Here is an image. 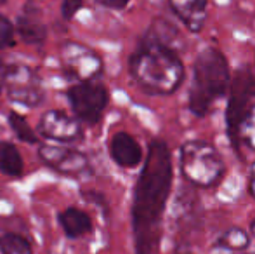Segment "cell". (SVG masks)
<instances>
[{
  "instance_id": "obj_26",
  "label": "cell",
  "mask_w": 255,
  "mask_h": 254,
  "mask_svg": "<svg viewBox=\"0 0 255 254\" xmlns=\"http://www.w3.org/2000/svg\"><path fill=\"white\" fill-rule=\"evenodd\" d=\"M252 234L255 235V220H254V223H252Z\"/></svg>"
},
{
  "instance_id": "obj_20",
  "label": "cell",
  "mask_w": 255,
  "mask_h": 254,
  "mask_svg": "<svg viewBox=\"0 0 255 254\" xmlns=\"http://www.w3.org/2000/svg\"><path fill=\"white\" fill-rule=\"evenodd\" d=\"M82 3H84V0H63V5H61V12H63V17L64 19L70 21L71 17L75 16V14L80 10Z\"/></svg>"
},
{
  "instance_id": "obj_3",
  "label": "cell",
  "mask_w": 255,
  "mask_h": 254,
  "mask_svg": "<svg viewBox=\"0 0 255 254\" xmlns=\"http://www.w3.org/2000/svg\"><path fill=\"white\" fill-rule=\"evenodd\" d=\"M231 80L228 61L217 49H203L193 66V80L188 92V106L196 117L207 115L210 106L226 94Z\"/></svg>"
},
{
  "instance_id": "obj_22",
  "label": "cell",
  "mask_w": 255,
  "mask_h": 254,
  "mask_svg": "<svg viewBox=\"0 0 255 254\" xmlns=\"http://www.w3.org/2000/svg\"><path fill=\"white\" fill-rule=\"evenodd\" d=\"M250 192H252L254 199H255V164L250 169Z\"/></svg>"
},
{
  "instance_id": "obj_15",
  "label": "cell",
  "mask_w": 255,
  "mask_h": 254,
  "mask_svg": "<svg viewBox=\"0 0 255 254\" xmlns=\"http://www.w3.org/2000/svg\"><path fill=\"white\" fill-rule=\"evenodd\" d=\"M250 244V239L247 235V232L240 227H233L228 228L224 234L219 237L217 246L219 249H224V251H233V253H240L245 251Z\"/></svg>"
},
{
  "instance_id": "obj_5",
  "label": "cell",
  "mask_w": 255,
  "mask_h": 254,
  "mask_svg": "<svg viewBox=\"0 0 255 254\" xmlns=\"http://www.w3.org/2000/svg\"><path fill=\"white\" fill-rule=\"evenodd\" d=\"M229 99L226 108L228 136L235 146H238V129L250 108V99L255 98V75L247 68H240L229 80Z\"/></svg>"
},
{
  "instance_id": "obj_1",
  "label": "cell",
  "mask_w": 255,
  "mask_h": 254,
  "mask_svg": "<svg viewBox=\"0 0 255 254\" xmlns=\"http://www.w3.org/2000/svg\"><path fill=\"white\" fill-rule=\"evenodd\" d=\"M172 188V155L167 143L154 139L137 180L132 206L135 253L154 254L160 246L161 218Z\"/></svg>"
},
{
  "instance_id": "obj_18",
  "label": "cell",
  "mask_w": 255,
  "mask_h": 254,
  "mask_svg": "<svg viewBox=\"0 0 255 254\" xmlns=\"http://www.w3.org/2000/svg\"><path fill=\"white\" fill-rule=\"evenodd\" d=\"M9 124L12 127V131L16 132V136L24 143H37V136H35L33 129L30 127V124L16 112H10L9 115Z\"/></svg>"
},
{
  "instance_id": "obj_24",
  "label": "cell",
  "mask_w": 255,
  "mask_h": 254,
  "mask_svg": "<svg viewBox=\"0 0 255 254\" xmlns=\"http://www.w3.org/2000/svg\"><path fill=\"white\" fill-rule=\"evenodd\" d=\"M221 254H238V253H233V251H224V249H221Z\"/></svg>"
},
{
  "instance_id": "obj_11",
  "label": "cell",
  "mask_w": 255,
  "mask_h": 254,
  "mask_svg": "<svg viewBox=\"0 0 255 254\" xmlns=\"http://www.w3.org/2000/svg\"><path fill=\"white\" fill-rule=\"evenodd\" d=\"M40 155L49 166L56 167L59 171H80L85 166V157L77 152H68V150H57L47 146V148H42Z\"/></svg>"
},
{
  "instance_id": "obj_4",
  "label": "cell",
  "mask_w": 255,
  "mask_h": 254,
  "mask_svg": "<svg viewBox=\"0 0 255 254\" xmlns=\"http://www.w3.org/2000/svg\"><path fill=\"white\" fill-rule=\"evenodd\" d=\"M181 171L189 183L210 188L226 173L224 160L214 145L202 139L186 141L181 148Z\"/></svg>"
},
{
  "instance_id": "obj_8",
  "label": "cell",
  "mask_w": 255,
  "mask_h": 254,
  "mask_svg": "<svg viewBox=\"0 0 255 254\" xmlns=\"http://www.w3.org/2000/svg\"><path fill=\"white\" fill-rule=\"evenodd\" d=\"M40 131L45 138L57 139V141H73L77 136H80L77 122L63 112H49L47 115H44Z\"/></svg>"
},
{
  "instance_id": "obj_23",
  "label": "cell",
  "mask_w": 255,
  "mask_h": 254,
  "mask_svg": "<svg viewBox=\"0 0 255 254\" xmlns=\"http://www.w3.org/2000/svg\"><path fill=\"white\" fill-rule=\"evenodd\" d=\"M2 85H3V63L0 61V94H2Z\"/></svg>"
},
{
  "instance_id": "obj_17",
  "label": "cell",
  "mask_w": 255,
  "mask_h": 254,
  "mask_svg": "<svg viewBox=\"0 0 255 254\" xmlns=\"http://www.w3.org/2000/svg\"><path fill=\"white\" fill-rule=\"evenodd\" d=\"M238 141L245 143L255 152V105L250 106L245 119L242 120V126L238 129Z\"/></svg>"
},
{
  "instance_id": "obj_13",
  "label": "cell",
  "mask_w": 255,
  "mask_h": 254,
  "mask_svg": "<svg viewBox=\"0 0 255 254\" xmlns=\"http://www.w3.org/2000/svg\"><path fill=\"white\" fill-rule=\"evenodd\" d=\"M17 33L21 35L26 44H33L38 45L45 40L47 37V31H45V26L33 16H28V14H23V16L17 19Z\"/></svg>"
},
{
  "instance_id": "obj_16",
  "label": "cell",
  "mask_w": 255,
  "mask_h": 254,
  "mask_svg": "<svg viewBox=\"0 0 255 254\" xmlns=\"http://www.w3.org/2000/svg\"><path fill=\"white\" fill-rule=\"evenodd\" d=\"M0 251L2 254H33L26 239L16 234H3L0 237Z\"/></svg>"
},
{
  "instance_id": "obj_25",
  "label": "cell",
  "mask_w": 255,
  "mask_h": 254,
  "mask_svg": "<svg viewBox=\"0 0 255 254\" xmlns=\"http://www.w3.org/2000/svg\"><path fill=\"white\" fill-rule=\"evenodd\" d=\"M177 254H191L189 251H177Z\"/></svg>"
},
{
  "instance_id": "obj_6",
  "label": "cell",
  "mask_w": 255,
  "mask_h": 254,
  "mask_svg": "<svg viewBox=\"0 0 255 254\" xmlns=\"http://www.w3.org/2000/svg\"><path fill=\"white\" fill-rule=\"evenodd\" d=\"M70 105L73 112L85 124H98L103 115V110L108 105V91L101 84L82 82L68 91Z\"/></svg>"
},
{
  "instance_id": "obj_19",
  "label": "cell",
  "mask_w": 255,
  "mask_h": 254,
  "mask_svg": "<svg viewBox=\"0 0 255 254\" xmlns=\"http://www.w3.org/2000/svg\"><path fill=\"white\" fill-rule=\"evenodd\" d=\"M14 42V26L5 16L0 14V49L10 47Z\"/></svg>"
},
{
  "instance_id": "obj_7",
  "label": "cell",
  "mask_w": 255,
  "mask_h": 254,
  "mask_svg": "<svg viewBox=\"0 0 255 254\" xmlns=\"http://www.w3.org/2000/svg\"><path fill=\"white\" fill-rule=\"evenodd\" d=\"M111 159L122 167H137L142 160V148L130 134L117 132L110 141Z\"/></svg>"
},
{
  "instance_id": "obj_12",
  "label": "cell",
  "mask_w": 255,
  "mask_h": 254,
  "mask_svg": "<svg viewBox=\"0 0 255 254\" xmlns=\"http://www.w3.org/2000/svg\"><path fill=\"white\" fill-rule=\"evenodd\" d=\"M59 221H61V225H63L64 232H66V235L71 239L80 237V235L87 234L92 228V221H91V218H89V214L77 209V207H70V209H66L64 213H61Z\"/></svg>"
},
{
  "instance_id": "obj_21",
  "label": "cell",
  "mask_w": 255,
  "mask_h": 254,
  "mask_svg": "<svg viewBox=\"0 0 255 254\" xmlns=\"http://www.w3.org/2000/svg\"><path fill=\"white\" fill-rule=\"evenodd\" d=\"M96 2L104 7H110V9H124L130 0H96Z\"/></svg>"
},
{
  "instance_id": "obj_14",
  "label": "cell",
  "mask_w": 255,
  "mask_h": 254,
  "mask_svg": "<svg viewBox=\"0 0 255 254\" xmlns=\"http://www.w3.org/2000/svg\"><path fill=\"white\" fill-rule=\"evenodd\" d=\"M0 171L9 176H19L23 173V159L12 143H0Z\"/></svg>"
},
{
  "instance_id": "obj_27",
  "label": "cell",
  "mask_w": 255,
  "mask_h": 254,
  "mask_svg": "<svg viewBox=\"0 0 255 254\" xmlns=\"http://www.w3.org/2000/svg\"><path fill=\"white\" fill-rule=\"evenodd\" d=\"M3 2H5V0H0V3H3Z\"/></svg>"
},
{
  "instance_id": "obj_9",
  "label": "cell",
  "mask_w": 255,
  "mask_h": 254,
  "mask_svg": "<svg viewBox=\"0 0 255 254\" xmlns=\"http://www.w3.org/2000/svg\"><path fill=\"white\" fill-rule=\"evenodd\" d=\"M175 16L184 23L193 33H198L205 24L207 16V0H168Z\"/></svg>"
},
{
  "instance_id": "obj_2",
  "label": "cell",
  "mask_w": 255,
  "mask_h": 254,
  "mask_svg": "<svg viewBox=\"0 0 255 254\" xmlns=\"http://www.w3.org/2000/svg\"><path fill=\"white\" fill-rule=\"evenodd\" d=\"M130 70L137 84L149 94H172L184 80V64L177 52L149 37L132 56Z\"/></svg>"
},
{
  "instance_id": "obj_10",
  "label": "cell",
  "mask_w": 255,
  "mask_h": 254,
  "mask_svg": "<svg viewBox=\"0 0 255 254\" xmlns=\"http://www.w3.org/2000/svg\"><path fill=\"white\" fill-rule=\"evenodd\" d=\"M23 68L24 66H12L9 73H7L9 94L12 98V101L23 103L26 106H37L44 99V94H42V91L37 85L28 87V82L23 80Z\"/></svg>"
}]
</instances>
